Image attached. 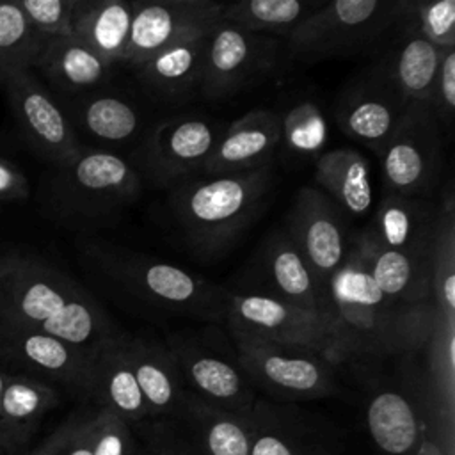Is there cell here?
Here are the masks:
<instances>
[{"label": "cell", "instance_id": "cell-40", "mask_svg": "<svg viewBox=\"0 0 455 455\" xmlns=\"http://www.w3.org/2000/svg\"><path fill=\"white\" fill-rule=\"evenodd\" d=\"M76 0H16L28 25L43 39L73 36L71 16Z\"/></svg>", "mask_w": 455, "mask_h": 455}, {"label": "cell", "instance_id": "cell-34", "mask_svg": "<svg viewBox=\"0 0 455 455\" xmlns=\"http://www.w3.org/2000/svg\"><path fill=\"white\" fill-rule=\"evenodd\" d=\"M430 268L435 311L441 318L455 322V212L451 196L439 210Z\"/></svg>", "mask_w": 455, "mask_h": 455}, {"label": "cell", "instance_id": "cell-20", "mask_svg": "<svg viewBox=\"0 0 455 455\" xmlns=\"http://www.w3.org/2000/svg\"><path fill=\"white\" fill-rule=\"evenodd\" d=\"M377 288L391 300L405 306L430 304L432 254H409L373 243L366 233L354 240Z\"/></svg>", "mask_w": 455, "mask_h": 455}, {"label": "cell", "instance_id": "cell-33", "mask_svg": "<svg viewBox=\"0 0 455 455\" xmlns=\"http://www.w3.org/2000/svg\"><path fill=\"white\" fill-rule=\"evenodd\" d=\"M43 41L16 0L0 2V85L18 73L34 69Z\"/></svg>", "mask_w": 455, "mask_h": 455}, {"label": "cell", "instance_id": "cell-31", "mask_svg": "<svg viewBox=\"0 0 455 455\" xmlns=\"http://www.w3.org/2000/svg\"><path fill=\"white\" fill-rule=\"evenodd\" d=\"M178 411L190 419L203 455H249L251 414L229 412L188 391Z\"/></svg>", "mask_w": 455, "mask_h": 455}, {"label": "cell", "instance_id": "cell-28", "mask_svg": "<svg viewBox=\"0 0 455 455\" xmlns=\"http://www.w3.org/2000/svg\"><path fill=\"white\" fill-rule=\"evenodd\" d=\"M110 69L112 66L80 39L64 36L43 41L32 71H39L59 91L80 92L101 84Z\"/></svg>", "mask_w": 455, "mask_h": 455}, {"label": "cell", "instance_id": "cell-42", "mask_svg": "<svg viewBox=\"0 0 455 455\" xmlns=\"http://www.w3.org/2000/svg\"><path fill=\"white\" fill-rule=\"evenodd\" d=\"M428 107L432 108L439 126H451L455 110V48L443 50Z\"/></svg>", "mask_w": 455, "mask_h": 455}, {"label": "cell", "instance_id": "cell-11", "mask_svg": "<svg viewBox=\"0 0 455 455\" xmlns=\"http://www.w3.org/2000/svg\"><path fill=\"white\" fill-rule=\"evenodd\" d=\"M2 87L21 135L36 153L55 167L69 164L80 153L84 146L78 142L71 121L34 71L18 73Z\"/></svg>", "mask_w": 455, "mask_h": 455}, {"label": "cell", "instance_id": "cell-6", "mask_svg": "<svg viewBox=\"0 0 455 455\" xmlns=\"http://www.w3.org/2000/svg\"><path fill=\"white\" fill-rule=\"evenodd\" d=\"M132 164L105 149L82 148L48 183L52 212L68 222H92L117 213L140 192Z\"/></svg>", "mask_w": 455, "mask_h": 455}, {"label": "cell", "instance_id": "cell-27", "mask_svg": "<svg viewBox=\"0 0 455 455\" xmlns=\"http://www.w3.org/2000/svg\"><path fill=\"white\" fill-rule=\"evenodd\" d=\"M133 20V2L76 0L71 32L107 64L124 60Z\"/></svg>", "mask_w": 455, "mask_h": 455}, {"label": "cell", "instance_id": "cell-19", "mask_svg": "<svg viewBox=\"0 0 455 455\" xmlns=\"http://www.w3.org/2000/svg\"><path fill=\"white\" fill-rule=\"evenodd\" d=\"M439 212L421 197L386 192L375 212L368 238L391 251L432 254Z\"/></svg>", "mask_w": 455, "mask_h": 455}, {"label": "cell", "instance_id": "cell-12", "mask_svg": "<svg viewBox=\"0 0 455 455\" xmlns=\"http://www.w3.org/2000/svg\"><path fill=\"white\" fill-rule=\"evenodd\" d=\"M284 229L325 290L350 247L341 210L318 188L302 187L293 199Z\"/></svg>", "mask_w": 455, "mask_h": 455}, {"label": "cell", "instance_id": "cell-23", "mask_svg": "<svg viewBox=\"0 0 455 455\" xmlns=\"http://www.w3.org/2000/svg\"><path fill=\"white\" fill-rule=\"evenodd\" d=\"M261 265L270 283V291L265 293L327 320L325 290L307 267L286 229H277L268 236L263 247Z\"/></svg>", "mask_w": 455, "mask_h": 455}, {"label": "cell", "instance_id": "cell-45", "mask_svg": "<svg viewBox=\"0 0 455 455\" xmlns=\"http://www.w3.org/2000/svg\"><path fill=\"white\" fill-rule=\"evenodd\" d=\"M434 425L432 423H423L419 441L416 444V455H446L443 448L435 443L434 435Z\"/></svg>", "mask_w": 455, "mask_h": 455}, {"label": "cell", "instance_id": "cell-41", "mask_svg": "<svg viewBox=\"0 0 455 455\" xmlns=\"http://www.w3.org/2000/svg\"><path fill=\"white\" fill-rule=\"evenodd\" d=\"M25 455H94L89 437V414L68 418Z\"/></svg>", "mask_w": 455, "mask_h": 455}, {"label": "cell", "instance_id": "cell-26", "mask_svg": "<svg viewBox=\"0 0 455 455\" xmlns=\"http://www.w3.org/2000/svg\"><path fill=\"white\" fill-rule=\"evenodd\" d=\"M210 34L180 39L137 68L146 91L165 101L190 96L201 85Z\"/></svg>", "mask_w": 455, "mask_h": 455}, {"label": "cell", "instance_id": "cell-29", "mask_svg": "<svg viewBox=\"0 0 455 455\" xmlns=\"http://www.w3.org/2000/svg\"><path fill=\"white\" fill-rule=\"evenodd\" d=\"M366 425L375 444L387 455L412 451L423 427L418 403L396 387H380L370 396Z\"/></svg>", "mask_w": 455, "mask_h": 455}, {"label": "cell", "instance_id": "cell-8", "mask_svg": "<svg viewBox=\"0 0 455 455\" xmlns=\"http://www.w3.org/2000/svg\"><path fill=\"white\" fill-rule=\"evenodd\" d=\"M379 156L386 192L421 197L432 188L441 158V126L428 103H407Z\"/></svg>", "mask_w": 455, "mask_h": 455}, {"label": "cell", "instance_id": "cell-13", "mask_svg": "<svg viewBox=\"0 0 455 455\" xmlns=\"http://www.w3.org/2000/svg\"><path fill=\"white\" fill-rule=\"evenodd\" d=\"M222 4L212 0H164L133 2L126 64L140 68L153 55L172 43L210 34L220 20Z\"/></svg>", "mask_w": 455, "mask_h": 455}, {"label": "cell", "instance_id": "cell-32", "mask_svg": "<svg viewBox=\"0 0 455 455\" xmlns=\"http://www.w3.org/2000/svg\"><path fill=\"white\" fill-rule=\"evenodd\" d=\"M320 5L302 0H247L222 4L220 20L254 34L288 37Z\"/></svg>", "mask_w": 455, "mask_h": 455}, {"label": "cell", "instance_id": "cell-43", "mask_svg": "<svg viewBox=\"0 0 455 455\" xmlns=\"http://www.w3.org/2000/svg\"><path fill=\"white\" fill-rule=\"evenodd\" d=\"M28 197V180L11 160L0 156V201H25Z\"/></svg>", "mask_w": 455, "mask_h": 455}, {"label": "cell", "instance_id": "cell-44", "mask_svg": "<svg viewBox=\"0 0 455 455\" xmlns=\"http://www.w3.org/2000/svg\"><path fill=\"white\" fill-rule=\"evenodd\" d=\"M249 455H295V453L283 437L272 432H261L259 435L252 434Z\"/></svg>", "mask_w": 455, "mask_h": 455}, {"label": "cell", "instance_id": "cell-30", "mask_svg": "<svg viewBox=\"0 0 455 455\" xmlns=\"http://www.w3.org/2000/svg\"><path fill=\"white\" fill-rule=\"evenodd\" d=\"M315 178L339 210L354 217L370 210L373 199L370 164L359 151L338 148L318 155Z\"/></svg>", "mask_w": 455, "mask_h": 455}, {"label": "cell", "instance_id": "cell-21", "mask_svg": "<svg viewBox=\"0 0 455 455\" xmlns=\"http://www.w3.org/2000/svg\"><path fill=\"white\" fill-rule=\"evenodd\" d=\"M59 403V393L46 380L12 373L5 375L0 402V455H25L44 414Z\"/></svg>", "mask_w": 455, "mask_h": 455}, {"label": "cell", "instance_id": "cell-25", "mask_svg": "<svg viewBox=\"0 0 455 455\" xmlns=\"http://www.w3.org/2000/svg\"><path fill=\"white\" fill-rule=\"evenodd\" d=\"M396 27L400 28V37H396L379 66L405 100L428 103L443 50L428 43L409 21L405 2H402Z\"/></svg>", "mask_w": 455, "mask_h": 455}, {"label": "cell", "instance_id": "cell-9", "mask_svg": "<svg viewBox=\"0 0 455 455\" xmlns=\"http://www.w3.org/2000/svg\"><path fill=\"white\" fill-rule=\"evenodd\" d=\"M238 368L247 380L284 398H313L331 393V363L316 352L233 334Z\"/></svg>", "mask_w": 455, "mask_h": 455}, {"label": "cell", "instance_id": "cell-10", "mask_svg": "<svg viewBox=\"0 0 455 455\" xmlns=\"http://www.w3.org/2000/svg\"><path fill=\"white\" fill-rule=\"evenodd\" d=\"M275 57L274 37L219 21L208 37L201 94L210 101L229 98L268 75Z\"/></svg>", "mask_w": 455, "mask_h": 455}, {"label": "cell", "instance_id": "cell-39", "mask_svg": "<svg viewBox=\"0 0 455 455\" xmlns=\"http://www.w3.org/2000/svg\"><path fill=\"white\" fill-rule=\"evenodd\" d=\"M89 437L94 455H137L130 425L112 411L100 407L89 414Z\"/></svg>", "mask_w": 455, "mask_h": 455}, {"label": "cell", "instance_id": "cell-22", "mask_svg": "<svg viewBox=\"0 0 455 455\" xmlns=\"http://www.w3.org/2000/svg\"><path fill=\"white\" fill-rule=\"evenodd\" d=\"M124 347L149 416H172L183 403L187 389L180 368L165 343L124 334Z\"/></svg>", "mask_w": 455, "mask_h": 455}, {"label": "cell", "instance_id": "cell-1", "mask_svg": "<svg viewBox=\"0 0 455 455\" xmlns=\"http://www.w3.org/2000/svg\"><path fill=\"white\" fill-rule=\"evenodd\" d=\"M329 363L350 357L411 355L423 350L435 320V306H405L387 299L373 283L366 261L350 242L348 254L327 288Z\"/></svg>", "mask_w": 455, "mask_h": 455}, {"label": "cell", "instance_id": "cell-24", "mask_svg": "<svg viewBox=\"0 0 455 455\" xmlns=\"http://www.w3.org/2000/svg\"><path fill=\"white\" fill-rule=\"evenodd\" d=\"M124 334L119 331L94 354L89 396L126 423H139L149 414L126 355Z\"/></svg>", "mask_w": 455, "mask_h": 455}, {"label": "cell", "instance_id": "cell-18", "mask_svg": "<svg viewBox=\"0 0 455 455\" xmlns=\"http://www.w3.org/2000/svg\"><path fill=\"white\" fill-rule=\"evenodd\" d=\"M279 142L281 117L267 108H252L220 132L201 171L206 176H220L270 165Z\"/></svg>", "mask_w": 455, "mask_h": 455}, {"label": "cell", "instance_id": "cell-16", "mask_svg": "<svg viewBox=\"0 0 455 455\" xmlns=\"http://www.w3.org/2000/svg\"><path fill=\"white\" fill-rule=\"evenodd\" d=\"M220 130L201 117H178L156 124L144 140L142 169L149 181L169 187L201 171Z\"/></svg>", "mask_w": 455, "mask_h": 455}, {"label": "cell", "instance_id": "cell-38", "mask_svg": "<svg viewBox=\"0 0 455 455\" xmlns=\"http://www.w3.org/2000/svg\"><path fill=\"white\" fill-rule=\"evenodd\" d=\"M405 16L439 50L455 48V0L405 2Z\"/></svg>", "mask_w": 455, "mask_h": 455}, {"label": "cell", "instance_id": "cell-2", "mask_svg": "<svg viewBox=\"0 0 455 455\" xmlns=\"http://www.w3.org/2000/svg\"><path fill=\"white\" fill-rule=\"evenodd\" d=\"M0 322L55 336L91 354L121 331L85 288L27 254L0 258Z\"/></svg>", "mask_w": 455, "mask_h": 455}, {"label": "cell", "instance_id": "cell-15", "mask_svg": "<svg viewBox=\"0 0 455 455\" xmlns=\"http://www.w3.org/2000/svg\"><path fill=\"white\" fill-rule=\"evenodd\" d=\"M407 103L409 100L400 94L384 69L377 66L341 92L334 117L345 135L379 155L395 132Z\"/></svg>", "mask_w": 455, "mask_h": 455}, {"label": "cell", "instance_id": "cell-4", "mask_svg": "<svg viewBox=\"0 0 455 455\" xmlns=\"http://www.w3.org/2000/svg\"><path fill=\"white\" fill-rule=\"evenodd\" d=\"M85 254L103 275L153 307L199 320H226L229 291L201 275L110 243H87Z\"/></svg>", "mask_w": 455, "mask_h": 455}, {"label": "cell", "instance_id": "cell-37", "mask_svg": "<svg viewBox=\"0 0 455 455\" xmlns=\"http://www.w3.org/2000/svg\"><path fill=\"white\" fill-rule=\"evenodd\" d=\"M297 156H316L327 142V123L313 101H302L281 117V140Z\"/></svg>", "mask_w": 455, "mask_h": 455}, {"label": "cell", "instance_id": "cell-17", "mask_svg": "<svg viewBox=\"0 0 455 455\" xmlns=\"http://www.w3.org/2000/svg\"><path fill=\"white\" fill-rule=\"evenodd\" d=\"M165 345L194 395L229 412H252V391L240 368L183 334L172 336Z\"/></svg>", "mask_w": 455, "mask_h": 455}, {"label": "cell", "instance_id": "cell-7", "mask_svg": "<svg viewBox=\"0 0 455 455\" xmlns=\"http://www.w3.org/2000/svg\"><path fill=\"white\" fill-rule=\"evenodd\" d=\"M226 322L231 334L306 348L329 361L331 332L323 316L291 306L265 291H229Z\"/></svg>", "mask_w": 455, "mask_h": 455}, {"label": "cell", "instance_id": "cell-5", "mask_svg": "<svg viewBox=\"0 0 455 455\" xmlns=\"http://www.w3.org/2000/svg\"><path fill=\"white\" fill-rule=\"evenodd\" d=\"M400 11L402 2L384 0L322 4L286 37L288 57L293 62L316 64L366 53L395 27Z\"/></svg>", "mask_w": 455, "mask_h": 455}, {"label": "cell", "instance_id": "cell-46", "mask_svg": "<svg viewBox=\"0 0 455 455\" xmlns=\"http://www.w3.org/2000/svg\"><path fill=\"white\" fill-rule=\"evenodd\" d=\"M4 384H5V375L0 370V402H2V393H4Z\"/></svg>", "mask_w": 455, "mask_h": 455}, {"label": "cell", "instance_id": "cell-3", "mask_svg": "<svg viewBox=\"0 0 455 455\" xmlns=\"http://www.w3.org/2000/svg\"><path fill=\"white\" fill-rule=\"evenodd\" d=\"M272 187L270 165L181 183L169 197L172 215L201 256L224 252L256 219Z\"/></svg>", "mask_w": 455, "mask_h": 455}, {"label": "cell", "instance_id": "cell-35", "mask_svg": "<svg viewBox=\"0 0 455 455\" xmlns=\"http://www.w3.org/2000/svg\"><path fill=\"white\" fill-rule=\"evenodd\" d=\"M427 354V380L439 409L451 416L455 384V322L435 315L423 347Z\"/></svg>", "mask_w": 455, "mask_h": 455}, {"label": "cell", "instance_id": "cell-36", "mask_svg": "<svg viewBox=\"0 0 455 455\" xmlns=\"http://www.w3.org/2000/svg\"><path fill=\"white\" fill-rule=\"evenodd\" d=\"M78 121L94 139L116 144L132 139L140 128V117L133 105L107 94L80 103Z\"/></svg>", "mask_w": 455, "mask_h": 455}, {"label": "cell", "instance_id": "cell-14", "mask_svg": "<svg viewBox=\"0 0 455 455\" xmlns=\"http://www.w3.org/2000/svg\"><path fill=\"white\" fill-rule=\"evenodd\" d=\"M0 359L25 370V375L89 395L94 354L64 339L0 322Z\"/></svg>", "mask_w": 455, "mask_h": 455}]
</instances>
